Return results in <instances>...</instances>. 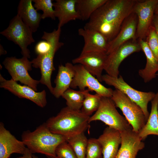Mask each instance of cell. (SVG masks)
Returning <instances> with one entry per match:
<instances>
[{
	"instance_id": "6da1fadb",
	"label": "cell",
	"mask_w": 158,
	"mask_h": 158,
	"mask_svg": "<svg viewBox=\"0 0 158 158\" xmlns=\"http://www.w3.org/2000/svg\"><path fill=\"white\" fill-rule=\"evenodd\" d=\"M136 0H107L90 17L84 28L97 30L109 42L117 35L126 19L133 12Z\"/></svg>"
},
{
	"instance_id": "7a4b0ae2",
	"label": "cell",
	"mask_w": 158,
	"mask_h": 158,
	"mask_svg": "<svg viewBox=\"0 0 158 158\" xmlns=\"http://www.w3.org/2000/svg\"><path fill=\"white\" fill-rule=\"evenodd\" d=\"M90 117L81 110H73L66 106L56 116L49 118L45 123L51 132L67 138L84 132L89 126Z\"/></svg>"
},
{
	"instance_id": "3957f363",
	"label": "cell",
	"mask_w": 158,
	"mask_h": 158,
	"mask_svg": "<svg viewBox=\"0 0 158 158\" xmlns=\"http://www.w3.org/2000/svg\"><path fill=\"white\" fill-rule=\"evenodd\" d=\"M22 141L32 153L44 154L50 158L56 156V150L62 142L66 141L64 136L52 133L45 123L38 126L35 130L24 131Z\"/></svg>"
},
{
	"instance_id": "277c9868",
	"label": "cell",
	"mask_w": 158,
	"mask_h": 158,
	"mask_svg": "<svg viewBox=\"0 0 158 158\" xmlns=\"http://www.w3.org/2000/svg\"><path fill=\"white\" fill-rule=\"evenodd\" d=\"M61 32V28L55 29L51 32L44 31L42 39L49 42L50 49L46 53L38 55L31 61L32 67L40 69V83L46 86L51 93L54 88L51 82V75L55 69L54 58L56 52L64 45L63 43L59 41Z\"/></svg>"
},
{
	"instance_id": "5b68a950",
	"label": "cell",
	"mask_w": 158,
	"mask_h": 158,
	"mask_svg": "<svg viewBox=\"0 0 158 158\" xmlns=\"http://www.w3.org/2000/svg\"><path fill=\"white\" fill-rule=\"evenodd\" d=\"M111 98L116 107L122 111L133 130L138 133L147 121L142 109L117 89L113 90Z\"/></svg>"
},
{
	"instance_id": "8992f818",
	"label": "cell",
	"mask_w": 158,
	"mask_h": 158,
	"mask_svg": "<svg viewBox=\"0 0 158 158\" xmlns=\"http://www.w3.org/2000/svg\"><path fill=\"white\" fill-rule=\"evenodd\" d=\"M116 107L111 97H102L99 107L95 114L90 116L89 123L100 121L120 132L132 128L126 118L118 113Z\"/></svg>"
},
{
	"instance_id": "52a82bcc",
	"label": "cell",
	"mask_w": 158,
	"mask_h": 158,
	"mask_svg": "<svg viewBox=\"0 0 158 158\" xmlns=\"http://www.w3.org/2000/svg\"><path fill=\"white\" fill-rule=\"evenodd\" d=\"M32 33L30 28L17 15L10 20L7 28L0 32L8 40L18 45L21 49L23 56L28 59L30 56L28 47L35 42Z\"/></svg>"
},
{
	"instance_id": "ba28073f",
	"label": "cell",
	"mask_w": 158,
	"mask_h": 158,
	"mask_svg": "<svg viewBox=\"0 0 158 158\" xmlns=\"http://www.w3.org/2000/svg\"><path fill=\"white\" fill-rule=\"evenodd\" d=\"M102 80L124 93L139 106L147 120L150 115L148 110V104L154 97L155 93L152 92H142L134 89L126 82L121 75L118 78H115L107 74L104 75L102 77Z\"/></svg>"
},
{
	"instance_id": "9c48e42d",
	"label": "cell",
	"mask_w": 158,
	"mask_h": 158,
	"mask_svg": "<svg viewBox=\"0 0 158 158\" xmlns=\"http://www.w3.org/2000/svg\"><path fill=\"white\" fill-rule=\"evenodd\" d=\"M3 64L13 80L19 81L37 91V86L40 81L34 79L29 75L28 71L32 70V66L28 58L24 56L19 59L7 57Z\"/></svg>"
},
{
	"instance_id": "30bf717a",
	"label": "cell",
	"mask_w": 158,
	"mask_h": 158,
	"mask_svg": "<svg viewBox=\"0 0 158 158\" xmlns=\"http://www.w3.org/2000/svg\"><path fill=\"white\" fill-rule=\"evenodd\" d=\"M75 73L70 87H78L80 90L87 88L90 91H95L102 97H111L113 90L101 84L97 78L88 72L81 65H74Z\"/></svg>"
},
{
	"instance_id": "8fae6325",
	"label": "cell",
	"mask_w": 158,
	"mask_h": 158,
	"mask_svg": "<svg viewBox=\"0 0 158 158\" xmlns=\"http://www.w3.org/2000/svg\"><path fill=\"white\" fill-rule=\"evenodd\" d=\"M140 51L142 49L138 40L128 41L107 55L104 70L110 76L118 78L119 67L122 61L131 54Z\"/></svg>"
},
{
	"instance_id": "7c38bea8",
	"label": "cell",
	"mask_w": 158,
	"mask_h": 158,
	"mask_svg": "<svg viewBox=\"0 0 158 158\" xmlns=\"http://www.w3.org/2000/svg\"><path fill=\"white\" fill-rule=\"evenodd\" d=\"M158 0L139 1L135 5L133 12L136 15L138 23L136 38L145 40L148 31L152 25L154 11Z\"/></svg>"
},
{
	"instance_id": "4fadbf2b",
	"label": "cell",
	"mask_w": 158,
	"mask_h": 158,
	"mask_svg": "<svg viewBox=\"0 0 158 158\" xmlns=\"http://www.w3.org/2000/svg\"><path fill=\"white\" fill-rule=\"evenodd\" d=\"M0 87L7 90L19 98H25L43 108L47 103L46 93L44 90L37 92L30 87L18 84L12 79H5L0 74Z\"/></svg>"
},
{
	"instance_id": "5bb4252c",
	"label": "cell",
	"mask_w": 158,
	"mask_h": 158,
	"mask_svg": "<svg viewBox=\"0 0 158 158\" xmlns=\"http://www.w3.org/2000/svg\"><path fill=\"white\" fill-rule=\"evenodd\" d=\"M107 55L105 52L93 51L81 53L78 57L74 59V64H80L90 74L95 76L100 82L102 80V73L104 70Z\"/></svg>"
},
{
	"instance_id": "9a60e30c",
	"label": "cell",
	"mask_w": 158,
	"mask_h": 158,
	"mask_svg": "<svg viewBox=\"0 0 158 158\" xmlns=\"http://www.w3.org/2000/svg\"><path fill=\"white\" fill-rule=\"evenodd\" d=\"M120 133L121 145L116 158H136L138 152L145 146L138 133L132 128Z\"/></svg>"
},
{
	"instance_id": "2e32d148",
	"label": "cell",
	"mask_w": 158,
	"mask_h": 158,
	"mask_svg": "<svg viewBox=\"0 0 158 158\" xmlns=\"http://www.w3.org/2000/svg\"><path fill=\"white\" fill-rule=\"evenodd\" d=\"M137 23V16L133 12L125 20L116 36L109 42L107 55L128 41L136 39Z\"/></svg>"
},
{
	"instance_id": "e0dca14e",
	"label": "cell",
	"mask_w": 158,
	"mask_h": 158,
	"mask_svg": "<svg viewBox=\"0 0 158 158\" xmlns=\"http://www.w3.org/2000/svg\"><path fill=\"white\" fill-rule=\"evenodd\" d=\"M78 32L79 35L83 37L84 41L81 53L98 51L107 54L109 41L101 32L84 27L78 29Z\"/></svg>"
},
{
	"instance_id": "ac0fdd59",
	"label": "cell",
	"mask_w": 158,
	"mask_h": 158,
	"mask_svg": "<svg viewBox=\"0 0 158 158\" xmlns=\"http://www.w3.org/2000/svg\"><path fill=\"white\" fill-rule=\"evenodd\" d=\"M27 147L23 142L20 141L0 124V158H9L13 153L23 155Z\"/></svg>"
},
{
	"instance_id": "d6986e66",
	"label": "cell",
	"mask_w": 158,
	"mask_h": 158,
	"mask_svg": "<svg viewBox=\"0 0 158 158\" xmlns=\"http://www.w3.org/2000/svg\"><path fill=\"white\" fill-rule=\"evenodd\" d=\"M97 139L102 147L103 158H116L121 143L120 132L108 126Z\"/></svg>"
},
{
	"instance_id": "ffe728a7",
	"label": "cell",
	"mask_w": 158,
	"mask_h": 158,
	"mask_svg": "<svg viewBox=\"0 0 158 158\" xmlns=\"http://www.w3.org/2000/svg\"><path fill=\"white\" fill-rule=\"evenodd\" d=\"M76 0H56L53 3L56 18L59 20L58 28L80 17L76 8Z\"/></svg>"
},
{
	"instance_id": "44dd1931",
	"label": "cell",
	"mask_w": 158,
	"mask_h": 158,
	"mask_svg": "<svg viewBox=\"0 0 158 158\" xmlns=\"http://www.w3.org/2000/svg\"><path fill=\"white\" fill-rule=\"evenodd\" d=\"M32 0H21L17 8L18 15L33 32L37 30L42 14L36 10L32 4Z\"/></svg>"
},
{
	"instance_id": "7402d4cb",
	"label": "cell",
	"mask_w": 158,
	"mask_h": 158,
	"mask_svg": "<svg viewBox=\"0 0 158 158\" xmlns=\"http://www.w3.org/2000/svg\"><path fill=\"white\" fill-rule=\"evenodd\" d=\"M75 71L74 65L69 62L64 66L59 65L58 73L54 80L55 86L52 94L56 98L61 97L63 93L68 88L74 77Z\"/></svg>"
},
{
	"instance_id": "603a6c76",
	"label": "cell",
	"mask_w": 158,
	"mask_h": 158,
	"mask_svg": "<svg viewBox=\"0 0 158 158\" xmlns=\"http://www.w3.org/2000/svg\"><path fill=\"white\" fill-rule=\"evenodd\" d=\"M142 51L146 58V63L144 68L140 69L138 74L145 83L148 82L155 78L158 71V61L151 51L145 40H138Z\"/></svg>"
},
{
	"instance_id": "cb8c5ba5",
	"label": "cell",
	"mask_w": 158,
	"mask_h": 158,
	"mask_svg": "<svg viewBox=\"0 0 158 158\" xmlns=\"http://www.w3.org/2000/svg\"><path fill=\"white\" fill-rule=\"evenodd\" d=\"M151 110L147 121L138 133L142 140L149 135L158 136V91L151 101Z\"/></svg>"
},
{
	"instance_id": "d4e9b609",
	"label": "cell",
	"mask_w": 158,
	"mask_h": 158,
	"mask_svg": "<svg viewBox=\"0 0 158 158\" xmlns=\"http://www.w3.org/2000/svg\"><path fill=\"white\" fill-rule=\"evenodd\" d=\"M107 0H76V8L80 20H88L98 8Z\"/></svg>"
},
{
	"instance_id": "484cf974",
	"label": "cell",
	"mask_w": 158,
	"mask_h": 158,
	"mask_svg": "<svg viewBox=\"0 0 158 158\" xmlns=\"http://www.w3.org/2000/svg\"><path fill=\"white\" fill-rule=\"evenodd\" d=\"M85 90L76 91L69 88L65 91L61 97L66 100L67 106L73 110H81L85 98Z\"/></svg>"
},
{
	"instance_id": "4316f807",
	"label": "cell",
	"mask_w": 158,
	"mask_h": 158,
	"mask_svg": "<svg viewBox=\"0 0 158 158\" xmlns=\"http://www.w3.org/2000/svg\"><path fill=\"white\" fill-rule=\"evenodd\" d=\"M88 140L84 132L66 138V141L73 149L77 158H85Z\"/></svg>"
},
{
	"instance_id": "83f0119b",
	"label": "cell",
	"mask_w": 158,
	"mask_h": 158,
	"mask_svg": "<svg viewBox=\"0 0 158 158\" xmlns=\"http://www.w3.org/2000/svg\"><path fill=\"white\" fill-rule=\"evenodd\" d=\"M89 91L88 89L85 90V98L81 111L84 114L90 116L98 109L102 96L97 93L91 94Z\"/></svg>"
},
{
	"instance_id": "f1b7e54d",
	"label": "cell",
	"mask_w": 158,
	"mask_h": 158,
	"mask_svg": "<svg viewBox=\"0 0 158 158\" xmlns=\"http://www.w3.org/2000/svg\"><path fill=\"white\" fill-rule=\"evenodd\" d=\"M34 6L37 11L41 10L42 19L49 18L55 20L56 17L53 6V3L51 0H32Z\"/></svg>"
},
{
	"instance_id": "f546056e",
	"label": "cell",
	"mask_w": 158,
	"mask_h": 158,
	"mask_svg": "<svg viewBox=\"0 0 158 158\" xmlns=\"http://www.w3.org/2000/svg\"><path fill=\"white\" fill-rule=\"evenodd\" d=\"M101 145L97 139L91 138L88 140L85 158H102Z\"/></svg>"
},
{
	"instance_id": "4dcf8cb0",
	"label": "cell",
	"mask_w": 158,
	"mask_h": 158,
	"mask_svg": "<svg viewBox=\"0 0 158 158\" xmlns=\"http://www.w3.org/2000/svg\"><path fill=\"white\" fill-rule=\"evenodd\" d=\"M145 41L158 61V35L155 28L152 25L148 31Z\"/></svg>"
},
{
	"instance_id": "1f68e13d",
	"label": "cell",
	"mask_w": 158,
	"mask_h": 158,
	"mask_svg": "<svg viewBox=\"0 0 158 158\" xmlns=\"http://www.w3.org/2000/svg\"><path fill=\"white\" fill-rule=\"evenodd\" d=\"M56 154V156L62 158H77L73 149L66 141L57 147Z\"/></svg>"
},
{
	"instance_id": "d6a6232c",
	"label": "cell",
	"mask_w": 158,
	"mask_h": 158,
	"mask_svg": "<svg viewBox=\"0 0 158 158\" xmlns=\"http://www.w3.org/2000/svg\"><path fill=\"white\" fill-rule=\"evenodd\" d=\"M50 48V44L47 41H42L38 42L35 48L36 53L39 55L47 53Z\"/></svg>"
},
{
	"instance_id": "836d02e7",
	"label": "cell",
	"mask_w": 158,
	"mask_h": 158,
	"mask_svg": "<svg viewBox=\"0 0 158 158\" xmlns=\"http://www.w3.org/2000/svg\"><path fill=\"white\" fill-rule=\"evenodd\" d=\"M152 25L155 28L158 35V15H154Z\"/></svg>"
},
{
	"instance_id": "e575fe53",
	"label": "cell",
	"mask_w": 158,
	"mask_h": 158,
	"mask_svg": "<svg viewBox=\"0 0 158 158\" xmlns=\"http://www.w3.org/2000/svg\"><path fill=\"white\" fill-rule=\"evenodd\" d=\"M17 158H33L32 153L27 148L25 153L22 156Z\"/></svg>"
},
{
	"instance_id": "d590c367",
	"label": "cell",
	"mask_w": 158,
	"mask_h": 158,
	"mask_svg": "<svg viewBox=\"0 0 158 158\" xmlns=\"http://www.w3.org/2000/svg\"><path fill=\"white\" fill-rule=\"evenodd\" d=\"M6 51L4 50L2 46L0 44V55H5L6 54Z\"/></svg>"
},
{
	"instance_id": "8d00e7d4",
	"label": "cell",
	"mask_w": 158,
	"mask_h": 158,
	"mask_svg": "<svg viewBox=\"0 0 158 158\" xmlns=\"http://www.w3.org/2000/svg\"><path fill=\"white\" fill-rule=\"evenodd\" d=\"M154 14L158 15V3L157 4L154 11Z\"/></svg>"
},
{
	"instance_id": "74e56055",
	"label": "cell",
	"mask_w": 158,
	"mask_h": 158,
	"mask_svg": "<svg viewBox=\"0 0 158 158\" xmlns=\"http://www.w3.org/2000/svg\"><path fill=\"white\" fill-rule=\"evenodd\" d=\"M32 157H33V158H39L37 156H36L34 155H32Z\"/></svg>"
},
{
	"instance_id": "f35d334b",
	"label": "cell",
	"mask_w": 158,
	"mask_h": 158,
	"mask_svg": "<svg viewBox=\"0 0 158 158\" xmlns=\"http://www.w3.org/2000/svg\"><path fill=\"white\" fill-rule=\"evenodd\" d=\"M52 158H61V157H58L57 156H56L55 157H53Z\"/></svg>"
},
{
	"instance_id": "ab89813d",
	"label": "cell",
	"mask_w": 158,
	"mask_h": 158,
	"mask_svg": "<svg viewBox=\"0 0 158 158\" xmlns=\"http://www.w3.org/2000/svg\"><path fill=\"white\" fill-rule=\"evenodd\" d=\"M157 75H158V74H157Z\"/></svg>"
}]
</instances>
